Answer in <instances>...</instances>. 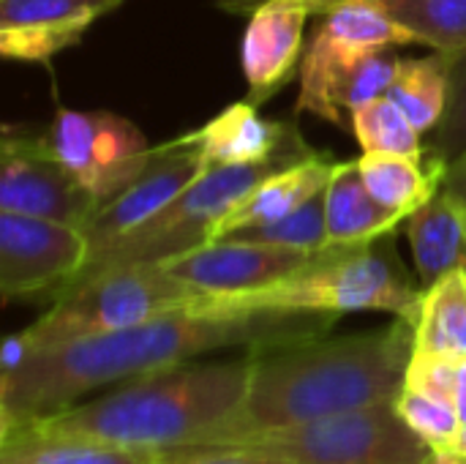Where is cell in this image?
<instances>
[{
    "instance_id": "1",
    "label": "cell",
    "mask_w": 466,
    "mask_h": 464,
    "mask_svg": "<svg viewBox=\"0 0 466 464\" xmlns=\"http://www.w3.org/2000/svg\"><path fill=\"white\" fill-rule=\"evenodd\" d=\"M330 314L251 312L205 314L169 312L134 328L76 339L30 353L0 375V427L11 429L55 416L87 394L134 377L197 361L208 353L243 347L248 353L322 336L333 328Z\"/></svg>"
},
{
    "instance_id": "2",
    "label": "cell",
    "mask_w": 466,
    "mask_h": 464,
    "mask_svg": "<svg viewBox=\"0 0 466 464\" xmlns=\"http://www.w3.org/2000/svg\"><path fill=\"white\" fill-rule=\"evenodd\" d=\"M412 353L415 323L404 317L380 331L352 336L322 334L254 350L248 353L251 380L240 410L221 429L180 451L396 402Z\"/></svg>"
},
{
    "instance_id": "3",
    "label": "cell",
    "mask_w": 466,
    "mask_h": 464,
    "mask_svg": "<svg viewBox=\"0 0 466 464\" xmlns=\"http://www.w3.org/2000/svg\"><path fill=\"white\" fill-rule=\"evenodd\" d=\"M248 380L251 356L208 364L188 361L112 386L96 399L30 424L126 449L172 454L221 429L240 410Z\"/></svg>"
},
{
    "instance_id": "4",
    "label": "cell",
    "mask_w": 466,
    "mask_h": 464,
    "mask_svg": "<svg viewBox=\"0 0 466 464\" xmlns=\"http://www.w3.org/2000/svg\"><path fill=\"white\" fill-rule=\"evenodd\" d=\"M390 238L393 235L358 246H330L268 287L232 295H199L188 309L205 314L306 312L330 317L385 312L415 323L423 290L407 276Z\"/></svg>"
},
{
    "instance_id": "5",
    "label": "cell",
    "mask_w": 466,
    "mask_h": 464,
    "mask_svg": "<svg viewBox=\"0 0 466 464\" xmlns=\"http://www.w3.org/2000/svg\"><path fill=\"white\" fill-rule=\"evenodd\" d=\"M199 293L172 276L164 263H128L93 271L55 295L49 312L14 334L3 347V366L30 353L142 325L188 309Z\"/></svg>"
},
{
    "instance_id": "6",
    "label": "cell",
    "mask_w": 466,
    "mask_h": 464,
    "mask_svg": "<svg viewBox=\"0 0 466 464\" xmlns=\"http://www.w3.org/2000/svg\"><path fill=\"white\" fill-rule=\"evenodd\" d=\"M205 449H246L292 464H423L434 454L431 446L401 418L396 402L298 427L238 435Z\"/></svg>"
},
{
    "instance_id": "7",
    "label": "cell",
    "mask_w": 466,
    "mask_h": 464,
    "mask_svg": "<svg viewBox=\"0 0 466 464\" xmlns=\"http://www.w3.org/2000/svg\"><path fill=\"white\" fill-rule=\"evenodd\" d=\"M309 153H287L270 161L259 164H227V167H210L205 170L180 197H175L161 213H156L150 222L128 232L126 238L106 246L101 254H96L85 271L87 276L93 271L109 268V265H128V263H167L175 260L191 249H199L210 243L216 224L270 172L300 161ZM74 284V282H71Z\"/></svg>"
},
{
    "instance_id": "8",
    "label": "cell",
    "mask_w": 466,
    "mask_h": 464,
    "mask_svg": "<svg viewBox=\"0 0 466 464\" xmlns=\"http://www.w3.org/2000/svg\"><path fill=\"white\" fill-rule=\"evenodd\" d=\"M418 44L377 0H341L322 14L303 63L295 112H311L328 123L344 126L339 90L347 74L369 55Z\"/></svg>"
},
{
    "instance_id": "9",
    "label": "cell",
    "mask_w": 466,
    "mask_h": 464,
    "mask_svg": "<svg viewBox=\"0 0 466 464\" xmlns=\"http://www.w3.org/2000/svg\"><path fill=\"white\" fill-rule=\"evenodd\" d=\"M44 137L55 159L96 197L98 208L131 186L153 150L137 123L101 109H60Z\"/></svg>"
},
{
    "instance_id": "10",
    "label": "cell",
    "mask_w": 466,
    "mask_h": 464,
    "mask_svg": "<svg viewBox=\"0 0 466 464\" xmlns=\"http://www.w3.org/2000/svg\"><path fill=\"white\" fill-rule=\"evenodd\" d=\"M90 260L82 227L0 211V293L5 301L57 295Z\"/></svg>"
},
{
    "instance_id": "11",
    "label": "cell",
    "mask_w": 466,
    "mask_h": 464,
    "mask_svg": "<svg viewBox=\"0 0 466 464\" xmlns=\"http://www.w3.org/2000/svg\"><path fill=\"white\" fill-rule=\"evenodd\" d=\"M0 211L55 219L85 230L98 202L55 159L44 131L5 126L0 137Z\"/></svg>"
},
{
    "instance_id": "12",
    "label": "cell",
    "mask_w": 466,
    "mask_h": 464,
    "mask_svg": "<svg viewBox=\"0 0 466 464\" xmlns=\"http://www.w3.org/2000/svg\"><path fill=\"white\" fill-rule=\"evenodd\" d=\"M205 170L208 167L197 148L194 131L153 148L145 170L131 180V186H126L115 200L104 202L85 224L90 260L101 254L106 246H112L115 241L126 238L128 232L150 222L156 213H161Z\"/></svg>"
},
{
    "instance_id": "13",
    "label": "cell",
    "mask_w": 466,
    "mask_h": 464,
    "mask_svg": "<svg viewBox=\"0 0 466 464\" xmlns=\"http://www.w3.org/2000/svg\"><path fill=\"white\" fill-rule=\"evenodd\" d=\"M314 254L279 249L268 243H254L243 238L210 241L191 249L175 260H167V271L194 287L199 295H232L268 287L298 268H303Z\"/></svg>"
},
{
    "instance_id": "14",
    "label": "cell",
    "mask_w": 466,
    "mask_h": 464,
    "mask_svg": "<svg viewBox=\"0 0 466 464\" xmlns=\"http://www.w3.org/2000/svg\"><path fill=\"white\" fill-rule=\"evenodd\" d=\"M123 0H0V52L8 60L46 63L82 41L96 19Z\"/></svg>"
},
{
    "instance_id": "15",
    "label": "cell",
    "mask_w": 466,
    "mask_h": 464,
    "mask_svg": "<svg viewBox=\"0 0 466 464\" xmlns=\"http://www.w3.org/2000/svg\"><path fill=\"white\" fill-rule=\"evenodd\" d=\"M311 14L314 5L309 0H259L254 5L240 44L251 104H265L295 77Z\"/></svg>"
},
{
    "instance_id": "16",
    "label": "cell",
    "mask_w": 466,
    "mask_h": 464,
    "mask_svg": "<svg viewBox=\"0 0 466 464\" xmlns=\"http://www.w3.org/2000/svg\"><path fill=\"white\" fill-rule=\"evenodd\" d=\"M205 167L227 164H259L287 153H309L292 123L268 120L257 112V104L238 101L194 131Z\"/></svg>"
},
{
    "instance_id": "17",
    "label": "cell",
    "mask_w": 466,
    "mask_h": 464,
    "mask_svg": "<svg viewBox=\"0 0 466 464\" xmlns=\"http://www.w3.org/2000/svg\"><path fill=\"white\" fill-rule=\"evenodd\" d=\"M336 164L339 161L314 150L311 156L270 172L216 224L210 241H221L240 230L270 224V222H279V219L300 211L303 205H309L311 200L325 194V189L336 172Z\"/></svg>"
},
{
    "instance_id": "18",
    "label": "cell",
    "mask_w": 466,
    "mask_h": 464,
    "mask_svg": "<svg viewBox=\"0 0 466 464\" xmlns=\"http://www.w3.org/2000/svg\"><path fill=\"white\" fill-rule=\"evenodd\" d=\"M456 358L412 353L404 388L396 399L401 418L431 446V451H451L461 421L453 399Z\"/></svg>"
},
{
    "instance_id": "19",
    "label": "cell",
    "mask_w": 466,
    "mask_h": 464,
    "mask_svg": "<svg viewBox=\"0 0 466 464\" xmlns=\"http://www.w3.org/2000/svg\"><path fill=\"white\" fill-rule=\"evenodd\" d=\"M161 457L158 451L52 432L38 424L3 429L0 440V464H158Z\"/></svg>"
},
{
    "instance_id": "20",
    "label": "cell",
    "mask_w": 466,
    "mask_h": 464,
    "mask_svg": "<svg viewBox=\"0 0 466 464\" xmlns=\"http://www.w3.org/2000/svg\"><path fill=\"white\" fill-rule=\"evenodd\" d=\"M325 200V224L330 246H358L371 243L385 235H396L407 224V216L385 208L366 189L358 159L339 161L336 172L322 194Z\"/></svg>"
},
{
    "instance_id": "21",
    "label": "cell",
    "mask_w": 466,
    "mask_h": 464,
    "mask_svg": "<svg viewBox=\"0 0 466 464\" xmlns=\"http://www.w3.org/2000/svg\"><path fill=\"white\" fill-rule=\"evenodd\" d=\"M420 290L453 271H466V222L451 194L440 191L404 224Z\"/></svg>"
},
{
    "instance_id": "22",
    "label": "cell",
    "mask_w": 466,
    "mask_h": 464,
    "mask_svg": "<svg viewBox=\"0 0 466 464\" xmlns=\"http://www.w3.org/2000/svg\"><path fill=\"white\" fill-rule=\"evenodd\" d=\"M360 178L371 197L385 208L412 216L420 205L442 191L448 164L434 156H393V153H363L358 159Z\"/></svg>"
},
{
    "instance_id": "23",
    "label": "cell",
    "mask_w": 466,
    "mask_h": 464,
    "mask_svg": "<svg viewBox=\"0 0 466 464\" xmlns=\"http://www.w3.org/2000/svg\"><path fill=\"white\" fill-rule=\"evenodd\" d=\"M415 353L466 356V271H453L423 290L415 317Z\"/></svg>"
},
{
    "instance_id": "24",
    "label": "cell",
    "mask_w": 466,
    "mask_h": 464,
    "mask_svg": "<svg viewBox=\"0 0 466 464\" xmlns=\"http://www.w3.org/2000/svg\"><path fill=\"white\" fill-rule=\"evenodd\" d=\"M451 57L431 52L426 57H401L388 96L404 109L412 126L426 137L448 109Z\"/></svg>"
},
{
    "instance_id": "25",
    "label": "cell",
    "mask_w": 466,
    "mask_h": 464,
    "mask_svg": "<svg viewBox=\"0 0 466 464\" xmlns=\"http://www.w3.org/2000/svg\"><path fill=\"white\" fill-rule=\"evenodd\" d=\"M412 38L431 52L459 57L466 52V0H377Z\"/></svg>"
},
{
    "instance_id": "26",
    "label": "cell",
    "mask_w": 466,
    "mask_h": 464,
    "mask_svg": "<svg viewBox=\"0 0 466 464\" xmlns=\"http://www.w3.org/2000/svg\"><path fill=\"white\" fill-rule=\"evenodd\" d=\"M352 131L363 153H393V156H426L423 134L412 126L404 109L390 98H374L350 112Z\"/></svg>"
},
{
    "instance_id": "27",
    "label": "cell",
    "mask_w": 466,
    "mask_h": 464,
    "mask_svg": "<svg viewBox=\"0 0 466 464\" xmlns=\"http://www.w3.org/2000/svg\"><path fill=\"white\" fill-rule=\"evenodd\" d=\"M235 238L254 241V243H268L279 249H292V252H306V254H319L330 249L328 243V224H325V200L317 197L300 211L270 222L259 227H248L235 232Z\"/></svg>"
},
{
    "instance_id": "28",
    "label": "cell",
    "mask_w": 466,
    "mask_h": 464,
    "mask_svg": "<svg viewBox=\"0 0 466 464\" xmlns=\"http://www.w3.org/2000/svg\"><path fill=\"white\" fill-rule=\"evenodd\" d=\"M429 137L431 142L426 145V153L448 167L466 153V52L451 60L448 109Z\"/></svg>"
},
{
    "instance_id": "29",
    "label": "cell",
    "mask_w": 466,
    "mask_h": 464,
    "mask_svg": "<svg viewBox=\"0 0 466 464\" xmlns=\"http://www.w3.org/2000/svg\"><path fill=\"white\" fill-rule=\"evenodd\" d=\"M399 60L393 55V49H382V52H374L369 57H363L344 79L341 90H339V107L344 112H352L374 98H382L388 96L390 85H393V77H396V68H399Z\"/></svg>"
},
{
    "instance_id": "30",
    "label": "cell",
    "mask_w": 466,
    "mask_h": 464,
    "mask_svg": "<svg viewBox=\"0 0 466 464\" xmlns=\"http://www.w3.org/2000/svg\"><path fill=\"white\" fill-rule=\"evenodd\" d=\"M158 464H292L276 457H265L246 449H199V451H177L164 454Z\"/></svg>"
},
{
    "instance_id": "31",
    "label": "cell",
    "mask_w": 466,
    "mask_h": 464,
    "mask_svg": "<svg viewBox=\"0 0 466 464\" xmlns=\"http://www.w3.org/2000/svg\"><path fill=\"white\" fill-rule=\"evenodd\" d=\"M453 399H456V410H459L461 429H459V438H456L453 449H451V451H445V454H456V457H464L466 459V356H459V358H456Z\"/></svg>"
},
{
    "instance_id": "32",
    "label": "cell",
    "mask_w": 466,
    "mask_h": 464,
    "mask_svg": "<svg viewBox=\"0 0 466 464\" xmlns=\"http://www.w3.org/2000/svg\"><path fill=\"white\" fill-rule=\"evenodd\" d=\"M442 191L453 197V202L461 208V213H464V222H466V153L448 167V172H445V183H442Z\"/></svg>"
},
{
    "instance_id": "33",
    "label": "cell",
    "mask_w": 466,
    "mask_h": 464,
    "mask_svg": "<svg viewBox=\"0 0 466 464\" xmlns=\"http://www.w3.org/2000/svg\"><path fill=\"white\" fill-rule=\"evenodd\" d=\"M423 464H466L464 457H456V454H445V451H434Z\"/></svg>"
},
{
    "instance_id": "34",
    "label": "cell",
    "mask_w": 466,
    "mask_h": 464,
    "mask_svg": "<svg viewBox=\"0 0 466 464\" xmlns=\"http://www.w3.org/2000/svg\"><path fill=\"white\" fill-rule=\"evenodd\" d=\"M311 5H314V14H325L328 8H333L336 3H341V0H309Z\"/></svg>"
}]
</instances>
